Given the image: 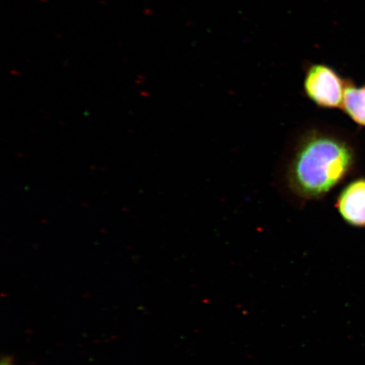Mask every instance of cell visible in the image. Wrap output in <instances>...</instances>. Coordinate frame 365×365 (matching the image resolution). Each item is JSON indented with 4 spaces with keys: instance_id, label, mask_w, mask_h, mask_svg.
<instances>
[{
    "instance_id": "5",
    "label": "cell",
    "mask_w": 365,
    "mask_h": 365,
    "mask_svg": "<svg viewBox=\"0 0 365 365\" xmlns=\"http://www.w3.org/2000/svg\"><path fill=\"white\" fill-rule=\"evenodd\" d=\"M0 365H15L14 364V359L9 356H4L1 359V364Z\"/></svg>"
},
{
    "instance_id": "3",
    "label": "cell",
    "mask_w": 365,
    "mask_h": 365,
    "mask_svg": "<svg viewBox=\"0 0 365 365\" xmlns=\"http://www.w3.org/2000/svg\"><path fill=\"white\" fill-rule=\"evenodd\" d=\"M336 207L346 223L365 227V180L346 185L337 198Z\"/></svg>"
},
{
    "instance_id": "2",
    "label": "cell",
    "mask_w": 365,
    "mask_h": 365,
    "mask_svg": "<svg viewBox=\"0 0 365 365\" xmlns=\"http://www.w3.org/2000/svg\"><path fill=\"white\" fill-rule=\"evenodd\" d=\"M303 89L305 97L319 108H341L344 103L346 81L327 63H305Z\"/></svg>"
},
{
    "instance_id": "4",
    "label": "cell",
    "mask_w": 365,
    "mask_h": 365,
    "mask_svg": "<svg viewBox=\"0 0 365 365\" xmlns=\"http://www.w3.org/2000/svg\"><path fill=\"white\" fill-rule=\"evenodd\" d=\"M341 108L355 123L365 126V85L358 88L349 81Z\"/></svg>"
},
{
    "instance_id": "1",
    "label": "cell",
    "mask_w": 365,
    "mask_h": 365,
    "mask_svg": "<svg viewBox=\"0 0 365 365\" xmlns=\"http://www.w3.org/2000/svg\"><path fill=\"white\" fill-rule=\"evenodd\" d=\"M353 163L354 152L346 141L318 127L309 128L286 158V188L302 200L321 199L344 179Z\"/></svg>"
}]
</instances>
